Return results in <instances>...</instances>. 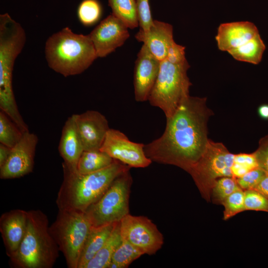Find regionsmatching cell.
Returning a JSON list of instances; mask_svg holds the SVG:
<instances>
[{"mask_svg":"<svg viewBox=\"0 0 268 268\" xmlns=\"http://www.w3.org/2000/svg\"><path fill=\"white\" fill-rule=\"evenodd\" d=\"M84 151L76 126L73 114L68 117L62 129L59 151L63 164L77 170L78 160Z\"/></svg>","mask_w":268,"mask_h":268,"instance_id":"d6986e66","label":"cell"},{"mask_svg":"<svg viewBox=\"0 0 268 268\" xmlns=\"http://www.w3.org/2000/svg\"><path fill=\"white\" fill-rule=\"evenodd\" d=\"M117 222L92 227L83 247L77 268H85L88 263L104 245Z\"/></svg>","mask_w":268,"mask_h":268,"instance_id":"ffe728a7","label":"cell"},{"mask_svg":"<svg viewBox=\"0 0 268 268\" xmlns=\"http://www.w3.org/2000/svg\"><path fill=\"white\" fill-rule=\"evenodd\" d=\"M140 29L147 31L152 25V18L148 0H136Z\"/></svg>","mask_w":268,"mask_h":268,"instance_id":"1f68e13d","label":"cell"},{"mask_svg":"<svg viewBox=\"0 0 268 268\" xmlns=\"http://www.w3.org/2000/svg\"><path fill=\"white\" fill-rule=\"evenodd\" d=\"M258 113L261 118L268 120V104L260 106L258 109Z\"/></svg>","mask_w":268,"mask_h":268,"instance_id":"8d00e7d4","label":"cell"},{"mask_svg":"<svg viewBox=\"0 0 268 268\" xmlns=\"http://www.w3.org/2000/svg\"><path fill=\"white\" fill-rule=\"evenodd\" d=\"M11 148L0 143V167L6 162L8 158Z\"/></svg>","mask_w":268,"mask_h":268,"instance_id":"d590c367","label":"cell"},{"mask_svg":"<svg viewBox=\"0 0 268 268\" xmlns=\"http://www.w3.org/2000/svg\"><path fill=\"white\" fill-rule=\"evenodd\" d=\"M45 51L49 67L65 77L81 73L98 58L89 35L68 27L51 36Z\"/></svg>","mask_w":268,"mask_h":268,"instance_id":"3957f363","label":"cell"},{"mask_svg":"<svg viewBox=\"0 0 268 268\" xmlns=\"http://www.w3.org/2000/svg\"><path fill=\"white\" fill-rule=\"evenodd\" d=\"M234 155L222 142L209 139L203 154L188 172L201 193L211 190L219 178L233 177Z\"/></svg>","mask_w":268,"mask_h":268,"instance_id":"9c48e42d","label":"cell"},{"mask_svg":"<svg viewBox=\"0 0 268 268\" xmlns=\"http://www.w3.org/2000/svg\"><path fill=\"white\" fill-rule=\"evenodd\" d=\"M245 210L264 211L268 213V199L254 190L244 191Z\"/></svg>","mask_w":268,"mask_h":268,"instance_id":"f546056e","label":"cell"},{"mask_svg":"<svg viewBox=\"0 0 268 268\" xmlns=\"http://www.w3.org/2000/svg\"><path fill=\"white\" fill-rule=\"evenodd\" d=\"M135 37L145 45L151 53L160 61L166 59L168 49L174 41L173 27L167 23L153 20L147 31L139 29Z\"/></svg>","mask_w":268,"mask_h":268,"instance_id":"2e32d148","label":"cell"},{"mask_svg":"<svg viewBox=\"0 0 268 268\" xmlns=\"http://www.w3.org/2000/svg\"><path fill=\"white\" fill-rule=\"evenodd\" d=\"M254 152L258 166L268 175V134L260 139L258 147Z\"/></svg>","mask_w":268,"mask_h":268,"instance_id":"d6a6232c","label":"cell"},{"mask_svg":"<svg viewBox=\"0 0 268 268\" xmlns=\"http://www.w3.org/2000/svg\"><path fill=\"white\" fill-rule=\"evenodd\" d=\"M268 199V175H266L253 189Z\"/></svg>","mask_w":268,"mask_h":268,"instance_id":"e575fe53","label":"cell"},{"mask_svg":"<svg viewBox=\"0 0 268 268\" xmlns=\"http://www.w3.org/2000/svg\"><path fill=\"white\" fill-rule=\"evenodd\" d=\"M101 6L96 0H84L79 4L77 15L84 25H91L96 22L101 16Z\"/></svg>","mask_w":268,"mask_h":268,"instance_id":"83f0119b","label":"cell"},{"mask_svg":"<svg viewBox=\"0 0 268 268\" xmlns=\"http://www.w3.org/2000/svg\"><path fill=\"white\" fill-rule=\"evenodd\" d=\"M259 34L255 25L249 21L221 24L215 37L219 50L227 52L245 44Z\"/></svg>","mask_w":268,"mask_h":268,"instance_id":"ac0fdd59","label":"cell"},{"mask_svg":"<svg viewBox=\"0 0 268 268\" xmlns=\"http://www.w3.org/2000/svg\"><path fill=\"white\" fill-rule=\"evenodd\" d=\"M185 48L174 41L169 47L165 59L171 63L179 64L187 61L185 57Z\"/></svg>","mask_w":268,"mask_h":268,"instance_id":"836d02e7","label":"cell"},{"mask_svg":"<svg viewBox=\"0 0 268 268\" xmlns=\"http://www.w3.org/2000/svg\"><path fill=\"white\" fill-rule=\"evenodd\" d=\"M59 251L50 232L46 215L40 210L27 211L24 236L16 252L9 257L13 265L19 268H51Z\"/></svg>","mask_w":268,"mask_h":268,"instance_id":"277c9868","label":"cell"},{"mask_svg":"<svg viewBox=\"0 0 268 268\" xmlns=\"http://www.w3.org/2000/svg\"><path fill=\"white\" fill-rule=\"evenodd\" d=\"M27 211L12 210L1 215L0 230L9 257L17 250L26 231Z\"/></svg>","mask_w":268,"mask_h":268,"instance_id":"e0dca14e","label":"cell"},{"mask_svg":"<svg viewBox=\"0 0 268 268\" xmlns=\"http://www.w3.org/2000/svg\"><path fill=\"white\" fill-rule=\"evenodd\" d=\"M22 132L3 111H0V143L12 148L21 138Z\"/></svg>","mask_w":268,"mask_h":268,"instance_id":"484cf974","label":"cell"},{"mask_svg":"<svg viewBox=\"0 0 268 268\" xmlns=\"http://www.w3.org/2000/svg\"><path fill=\"white\" fill-rule=\"evenodd\" d=\"M120 222L117 223L104 245L88 263L85 268H108L115 250L122 241Z\"/></svg>","mask_w":268,"mask_h":268,"instance_id":"44dd1931","label":"cell"},{"mask_svg":"<svg viewBox=\"0 0 268 268\" xmlns=\"http://www.w3.org/2000/svg\"><path fill=\"white\" fill-rule=\"evenodd\" d=\"M123 240L133 245L143 254H154L161 248L163 237L155 224L146 216L128 214L120 222Z\"/></svg>","mask_w":268,"mask_h":268,"instance_id":"30bf717a","label":"cell"},{"mask_svg":"<svg viewBox=\"0 0 268 268\" xmlns=\"http://www.w3.org/2000/svg\"><path fill=\"white\" fill-rule=\"evenodd\" d=\"M112 14L120 19L128 28L139 25L137 9L135 0H108Z\"/></svg>","mask_w":268,"mask_h":268,"instance_id":"cb8c5ba5","label":"cell"},{"mask_svg":"<svg viewBox=\"0 0 268 268\" xmlns=\"http://www.w3.org/2000/svg\"><path fill=\"white\" fill-rule=\"evenodd\" d=\"M160 62L143 44L137 54L134 70V92L136 101L148 100L159 73Z\"/></svg>","mask_w":268,"mask_h":268,"instance_id":"5bb4252c","label":"cell"},{"mask_svg":"<svg viewBox=\"0 0 268 268\" xmlns=\"http://www.w3.org/2000/svg\"><path fill=\"white\" fill-rule=\"evenodd\" d=\"M143 253L138 249L123 240L115 250L108 268H126Z\"/></svg>","mask_w":268,"mask_h":268,"instance_id":"d4e9b609","label":"cell"},{"mask_svg":"<svg viewBox=\"0 0 268 268\" xmlns=\"http://www.w3.org/2000/svg\"><path fill=\"white\" fill-rule=\"evenodd\" d=\"M214 113L206 98L188 97L172 117L164 133L144 146L152 161L172 165L189 172L203 154L209 138L207 123Z\"/></svg>","mask_w":268,"mask_h":268,"instance_id":"6da1fadb","label":"cell"},{"mask_svg":"<svg viewBox=\"0 0 268 268\" xmlns=\"http://www.w3.org/2000/svg\"><path fill=\"white\" fill-rule=\"evenodd\" d=\"M266 46L259 34L242 45L228 52L235 60L257 65L262 59Z\"/></svg>","mask_w":268,"mask_h":268,"instance_id":"7402d4cb","label":"cell"},{"mask_svg":"<svg viewBox=\"0 0 268 268\" xmlns=\"http://www.w3.org/2000/svg\"><path fill=\"white\" fill-rule=\"evenodd\" d=\"M144 146L131 141L121 131L110 129L100 150L131 168H145L152 161L146 155Z\"/></svg>","mask_w":268,"mask_h":268,"instance_id":"8fae6325","label":"cell"},{"mask_svg":"<svg viewBox=\"0 0 268 268\" xmlns=\"http://www.w3.org/2000/svg\"><path fill=\"white\" fill-rule=\"evenodd\" d=\"M98 58H103L122 46L129 38L128 28L112 13L88 34Z\"/></svg>","mask_w":268,"mask_h":268,"instance_id":"4fadbf2b","label":"cell"},{"mask_svg":"<svg viewBox=\"0 0 268 268\" xmlns=\"http://www.w3.org/2000/svg\"><path fill=\"white\" fill-rule=\"evenodd\" d=\"M26 41L21 25L7 13L0 15V103L10 105L15 102L12 78L15 60Z\"/></svg>","mask_w":268,"mask_h":268,"instance_id":"52a82bcc","label":"cell"},{"mask_svg":"<svg viewBox=\"0 0 268 268\" xmlns=\"http://www.w3.org/2000/svg\"><path fill=\"white\" fill-rule=\"evenodd\" d=\"M73 116L84 150L100 149L110 129L106 118L95 110Z\"/></svg>","mask_w":268,"mask_h":268,"instance_id":"9a60e30c","label":"cell"},{"mask_svg":"<svg viewBox=\"0 0 268 268\" xmlns=\"http://www.w3.org/2000/svg\"><path fill=\"white\" fill-rule=\"evenodd\" d=\"M245 192L238 190L225 198L221 204L224 207L223 219L227 220L236 214L245 211Z\"/></svg>","mask_w":268,"mask_h":268,"instance_id":"f1b7e54d","label":"cell"},{"mask_svg":"<svg viewBox=\"0 0 268 268\" xmlns=\"http://www.w3.org/2000/svg\"><path fill=\"white\" fill-rule=\"evenodd\" d=\"M132 178L130 170L117 177L95 202L85 211L93 227L120 221L129 214Z\"/></svg>","mask_w":268,"mask_h":268,"instance_id":"ba28073f","label":"cell"},{"mask_svg":"<svg viewBox=\"0 0 268 268\" xmlns=\"http://www.w3.org/2000/svg\"><path fill=\"white\" fill-rule=\"evenodd\" d=\"M189 67L187 61L179 64L166 59L160 62L159 73L148 100L152 106L161 109L166 119L172 117L190 96L192 83L187 75Z\"/></svg>","mask_w":268,"mask_h":268,"instance_id":"5b68a950","label":"cell"},{"mask_svg":"<svg viewBox=\"0 0 268 268\" xmlns=\"http://www.w3.org/2000/svg\"><path fill=\"white\" fill-rule=\"evenodd\" d=\"M92 226L85 212L72 209H59L50 232L69 268H77L81 251Z\"/></svg>","mask_w":268,"mask_h":268,"instance_id":"8992f818","label":"cell"},{"mask_svg":"<svg viewBox=\"0 0 268 268\" xmlns=\"http://www.w3.org/2000/svg\"><path fill=\"white\" fill-rule=\"evenodd\" d=\"M38 136L29 131L23 134L12 147L8 158L0 167V177L9 179L22 177L33 170Z\"/></svg>","mask_w":268,"mask_h":268,"instance_id":"7c38bea8","label":"cell"},{"mask_svg":"<svg viewBox=\"0 0 268 268\" xmlns=\"http://www.w3.org/2000/svg\"><path fill=\"white\" fill-rule=\"evenodd\" d=\"M115 159L100 149L84 150L77 164V171L80 174L94 172L111 165Z\"/></svg>","mask_w":268,"mask_h":268,"instance_id":"603a6c76","label":"cell"},{"mask_svg":"<svg viewBox=\"0 0 268 268\" xmlns=\"http://www.w3.org/2000/svg\"><path fill=\"white\" fill-rule=\"evenodd\" d=\"M266 175L262 168L257 167L236 179V180L243 190H253Z\"/></svg>","mask_w":268,"mask_h":268,"instance_id":"4dcf8cb0","label":"cell"},{"mask_svg":"<svg viewBox=\"0 0 268 268\" xmlns=\"http://www.w3.org/2000/svg\"><path fill=\"white\" fill-rule=\"evenodd\" d=\"M64 179L57 198L59 209L72 208L82 211L97 201L114 180L131 167L114 160L99 171L80 174L63 163Z\"/></svg>","mask_w":268,"mask_h":268,"instance_id":"7a4b0ae2","label":"cell"},{"mask_svg":"<svg viewBox=\"0 0 268 268\" xmlns=\"http://www.w3.org/2000/svg\"><path fill=\"white\" fill-rule=\"evenodd\" d=\"M242 189L238 185L236 178L223 177L215 182L212 189V199L214 202L221 203L228 196L234 192Z\"/></svg>","mask_w":268,"mask_h":268,"instance_id":"4316f807","label":"cell"}]
</instances>
